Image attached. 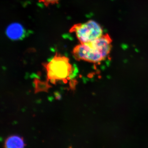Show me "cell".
Returning a JSON list of instances; mask_svg holds the SVG:
<instances>
[{
  "mask_svg": "<svg viewBox=\"0 0 148 148\" xmlns=\"http://www.w3.org/2000/svg\"><path fill=\"white\" fill-rule=\"evenodd\" d=\"M44 66L48 79L52 83L59 81H66L73 72V67L69 62V58L57 53Z\"/></svg>",
  "mask_w": 148,
  "mask_h": 148,
  "instance_id": "obj_2",
  "label": "cell"
},
{
  "mask_svg": "<svg viewBox=\"0 0 148 148\" xmlns=\"http://www.w3.org/2000/svg\"><path fill=\"white\" fill-rule=\"evenodd\" d=\"M7 35L11 39L17 40L23 35V29L19 25H13L9 27L7 30Z\"/></svg>",
  "mask_w": 148,
  "mask_h": 148,
  "instance_id": "obj_5",
  "label": "cell"
},
{
  "mask_svg": "<svg viewBox=\"0 0 148 148\" xmlns=\"http://www.w3.org/2000/svg\"><path fill=\"white\" fill-rule=\"evenodd\" d=\"M59 0H38L39 2L43 4L45 6L58 3Z\"/></svg>",
  "mask_w": 148,
  "mask_h": 148,
  "instance_id": "obj_6",
  "label": "cell"
},
{
  "mask_svg": "<svg viewBox=\"0 0 148 148\" xmlns=\"http://www.w3.org/2000/svg\"><path fill=\"white\" fill-rule=\"evenodd\" d=\"M24 140L17 135H12L6 140L5 143V148H24Z\"/></svg>",
  "mask_w": 148,
  "mask_h": 148,
  "instance_id": "obj_4",
  "label": "cell"
},
{
  "mask_svg": "<svg viewBox=\"0 0 148 148\" xmlns=\"http://www.w3.org/2000/svg\"><path fill=\"white\" fill-rule=\"evenodd\" d=\"M112 42L109 35H103L92 42L76 46L73 49V55L78 61L99 63L109 55L112 49Z\"/></svg>",
  "mask_w": 148,
  "mask_h": 148,
  "instance_id": "obj_1",
  "label": "cell"
},
{
  "mask_svg": "<svg viewBox=\"0 0 148 148\" xmlns=\"http://www.w3.org/2000/svg\"><path fill=\"white\" fill-rule=\"evenodd\" d=\"M70 32L75 33L80 43L92 42L103 35L100 24L92 20L75 24L70 29Z\"/></svg>",
  "mask_w": 148,
  "mask_h": 148,
  "instance_id": "obj_3",
  "label": "cell"
}]
</instances>
